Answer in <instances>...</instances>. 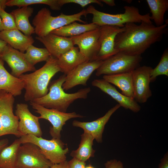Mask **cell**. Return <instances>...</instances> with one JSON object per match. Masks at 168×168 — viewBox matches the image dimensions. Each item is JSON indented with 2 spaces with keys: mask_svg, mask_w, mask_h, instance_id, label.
<instances>
[{
  "mask_svg": "<svg viewBox=\"0 0 168 168\" xmlns=\"http://www.w3.org/2000/svg\"><path fill=\"white\" fill-rule=\"evenodd\" d=\"M15 98L10 94L0 91V119L3 135L12 134L21 137L22 134L19 132V118L13 112Z\"/></svg>",
  "mask_w": 168,
  "mask_h": 168,
  "instance_id": "cell-10",
  "label": "cell"
},
{
  "mask_svg": "<svg viewBox=\"0 0 168 168\" xmlns=\"http://www.w3.org/2000/svg\"><path fill=\"white\" fill-rule=\"evenodd\" d=\"M100 26L92 23L81 24L74 22L52 31L51 33L64 37H72L94 30Z\"/></svg>",
  "mask_w": 168,
  "mask_h": 168,
  "instance_id": "cell-26",
  "label": "cell"
},
{
  "mask_svg": "<svg viewBox=\"0 0 168 168\" xmlns=\"http://www.w3.org/2000/svg\"><path fill=\"white\" fill-rule=\"evenodd\" d=\"M141 55L132 56L119 52L103 61L96 69V75H110L132 72L140 66Z\"/></svg>",
  "mask_w": 168,
  "mask_h": 168,
  "instance_id": "cell-7",
  "label": "cell"
},
{
  "mask_svg": "<svg viewBox=\"0 0 168 168\" xmlns=\"http://www.w3.org/2000/svg\"><path fill=\"white\" fill-rule=\"evenodd\" d=\"M66 76V75L63 74L58 79L52 81L49 85V92L44 96L31 102L47 108L66 112L69 106L75 100L86 99L91 91L89 87L81 89L74 93L65 92L62 85L65 81Z\"/></svg>",
  "mask_w": 168,
  "mask_h": 168,
  "instance_id": "cell-3",
  "label": "cell"
},
{
  "mask_svg": "<svg viewBox=\"0 0 168 168\" xmlns=\"http://www.w3.org/2000/svg\"><path fill=\"white\" fill-rule=\"evenodd\" d=\"M7 44L6 42L0 39V57Z\"/></svg>",
  "mask_w": 168,
  "mask_h": 168,
  "instance_id": "cell-40",
  "label": "cell"
},
{
  "mask_svg": "<svg viewBox=\"0 0 168 168\" xmlns=\"http://www.w3.org/2000/svg\"><path fill=\"white\" fill-rule=\"evenodd\" d=\"M121 106L118 104L110 109L104 115L96 120L89 122L74 120L73 126L82 128L84 132L91 135L98 143L102 141V135L105 127L113 114Z\"/></svg>",
  "mask_w": 168,
  "mask_h": 168,
  "instance_id": "cell-18",
  "label": "cell"
},
{
  "mask_svg": "<svg viewBox=\"0 0 168 168\" xmlns=\"http://www.w3.org/2000/svg\"><path fill=\"white\" fill-rule=\"evenodd\" d=\"M100 27L80 35L70 37L74 45L88 61H95L100 49Z\"/></svg>",
  "mask_w": 168,
  "mask_h": 168,
  "instance_id": "cell-12",
  "label": "cell"
},
{
  "mask_svg": "<svg viewBox=\"0 0 168 168\" xmlns=\"http://www.w3.org/2000/svg\"><path fill=\"white\" fill-rule=\"evenodd\" d=\"M0 39L14 49L23 53L34 42L31 36L26 35L17 29L0 31Z\"/></svg>",
  "mask_w": 168,
  "mask_h": 168,
  "instance_id": "cell-21",
  "label": "cell"
},
{
  "mask_svg": "<svg viewBox=\"0 0 168 168\" xmlns=\"http://www.w3.org/2000/svg\"><path fill=\"white\" fill-rule=\"evenodd\" d=\"M91 85L110 96L120 106L134 113H137L140 111L141 109L140 105L133 98L120 93L115 86L104 79H94L91 82Z\"/></svg>",
  "mask_w": 168,
  "mask_h": 168,
  "instance_id": "cell-17",
  "label": "cell"
},
{
  "mask_svg": "<svg viewBox=\"0 0 168 168\" xmlns=\"http://www.w3.org/2000/svg\"><path fill=\"white\" fill-rule=\"evenodd\" d=\"M60 71L57 58L51 56L41 68L30 73L21 75L19 78L21 79L24 83L25 100L32 101L47 94L50 80Z\"/></svg>",
  "mask_w": 168,
  "mask_h": 168,
  "instance_id": "cell-2",
  "label": "cell"
},
{
  "mask_svg": "<svg viewBox=\"0 0 168 168\" xmlns=\"http://www.w3.org/2000/svg\"><path fill=\"white\" fill-rule=\"evenodd\" d=\"M100 1L101 2H103L110 6L113 7L115 6L114 0H100Z\"/></svg>",
  "mask_w": 168,
  "mask_h": 168,
  "instance_id": "cell-41",
  "label": "cell"
},
{
  "mask_svg": "<svg viewBox=\"0 0 168 168\" xmlns=\"http://www.w3.org/2000/svg\"><path fill=\"white\" fill-rule=\"evenodd\" d=\"M152 68L139 66L132 72L133 99L138 103L146 102L152 96L150 84Z\"/></svg>",
  "mask_w": 168,
  "mask_h": 168,
  "instance_id": "cell-11",
  "label": "cell"
},
{
  "mask_svg": "<svg viewBox=\"0 0 168 168\" xmlns=\"http://www.w3.org/2000/svg\"><path fill=\"white\" fill-rule=\"evenodd\" d=\"M103 61H88L75 68L66 75L65 80L62 85L64 90H69L75 86L86 85V82L92 73L102 64Z\"/></svg>",
  "mask_w": 168,
  "mask_h": 168,
  "instance_id": "cell-13",
  "label": "cell"
},
{
  "mask_svg": "<svg viewBox=\"0 0 168 168\" xmlns=\"http://www.w3.org/2000/svg\"><path fill=\"white\" fill-rule=\"evenodd\" d=\"M3 136L2 132V123L0 119V137Z\"/></svg>",
  "mask_w": 168,
  "mask_h": 168,
  "instance_id": "cell-42",
  "label": "cell"
},
{
  "mask_svg": "<svg viewBox=\"0 0 168 168\" xmlns=\"http://www.w3.org/2000/svg\"><path fill=\"white\" fill-rule=\"evenodd\" d=\"M132 72L104 75L103 78L118 87L122 94L133 98Z\"/></svg>",
  "mask_w": 168,
  "mask_h": 168,
  "instance_id": "cell-24",
  "label": "cell"
},
{
  "mask_svg": "<svg viewBox=\"0 0 168 168\" xmlns=\"http://www.w3.org/2000/svg\"><path fill=\"white\" fill-rule=\"evenodd\" d=\"M16 109V115L20 120L18 126L19 132L23 135L32 134L39 137H41L42 132L39 117L30 112L28 105L25 103H18Z\"/></svg>",
  "mask_w": 168,
  "mask_h": 168,
  "instance_id": "cell-14",
  "label": "cell"
},
{
  "mask_svg": "<svg viewBox=\"0 0 168 168\" xmlns=\"http://www.w3.org/2000/svg\"><path fill=\"white\" fill-rule=\"evenodd\" d=\"M35 38L44 45L51 56L56 58L74 46L70 37L59 36L51 33L43 37L37 36Z\"/></svg>",
  "mask_w": 168,
  "mask_h": 168,
  "instance_id": "cell-19",
  "label": "cell"
},
{
  "mask_svg": "<svg viewBox=\"0 0 168 168\" xmlns=\"http://www.w3.org/2000/svg\"><path fill=\"white\" fill-rule=\"evenodd\" d=\"M18 153L16 168H50L53 164L31 143L21 144Z\"/></svg>",
  "mask_w": 168,
  "mask_h": 168,
  "instance_id": "cell-9",
  "label": "cell"
},
{
  "mask_svg": "<svg viewBox=\"0 0 168 168\" xmlns=\"http://www.w3.org/2000/svg\"><path fill=\"white\" fill-rule=\"evenodd\" d=\"M24 87L23 81L8 72L4 67V61L0 58V91H4L15 97L22 94Z\"/></svg>",
  "mask_w": 168,
  "mask_h": 168,
  "instance_id": "cell-20",
  "label": "cell"
},
{
  "mask_svg": "<svg viewBox=\"0 0 168 168\" xmlns=\"http://www.w3.org/2000/svg\"><path fill=\"white\" fill-rule=\"evenodd\" d=\"M94 138L90 134L84 132L81 135V140L78 148L73 150L70 156L82 161L85 162L94 156L95 151L92 148Z\"/></svg>",
  "mask_w": 168,
  "mask_h": 168,
  "instance_id": "cell-25",
  "label": "cell"
},
{
  "mask_svg": "<svg viewBox=\"0 0 168 168\" xmlns=\"http://www.w3.org/2000/svg\"><path fill=\"white\" fill-rule=\"evenodd\" d=\"M88 14L86 10L71 15H66L63 13L57 16L51 15L49 9L44 7L38 11L33 18L32 23L35 33L40 37H43L53 30L72 22L78 21L86 24L81 19L82 16H86Z\"/></svg>",
  "mask_w": 168,
  "mask_h": 168,
  "instance_id": "cell-5",
  "label": "cell"
},
{
  "mask_svg": "<svg viewBox=\"0 0 168 168\" xmlns=\"http://www.w3.org/2000/svg\"><path fill=\"white\" fill-rule=\"evenodd\" d=\"M19 139L21 144L30 142L38 146L42 154L53 164L66 161L68 149L64 148L66 144L60 139L52 138L49 140L32 134L23 135Z\"/></svg>",
  "mask_w": 168,
  "mask_h": 168,
  "instance_id": "cell-6",
  "label": "cell"
},
{
  "mask_svg": "<svg viewBox=\"0 0 168 168\" xmlns=\"http://www.w3.org/2000/svg\"><path fill=\"white\" fill-rule=\"evenodd\" d=\"M152 15L151 20L154 21L156 26L165 24L164 15L168 9V0H147Z\"/></svg>",
  "mask_w": 168,
  "mask_h": 168,
  "instance_id": "cell-28",
  "label": "cell"
},
{
  "mask_svg": "<svg viewBox=\"0 0 168 168\" xmlns=\"http://www.w3.org/2000/svg\"><path fill=\"white\" fill-rule=\"evenodd\" d=\"M30 104L35 112L40 114L39 119L47 120L52 124V127L50 128L49 133L52 138L60 139L62 128L68 120L84 117V116L74 112L67 113L54 109H48L31 101L30 102Z\"/></svg>",
  "mask_w": 168,
  "mask_h": 168,
  "instance_id": "cell-8",
  "label": "cell"
},
{
  "mask_svg": "<svg viewBox=\"0 0 168 168\" xmlns=\"http://www.w3.org/2000/svg\"><path fill=\"white\" fill-rule=\"evenodd\" d=\"M158 168H168V152H166L161 159Z\"/></svg>",
  "mask_w": 168,
  "mask_h": 168,
  "instance_id": "cell-36",
  "label": "cell"
},
{
  "mask_svg": "<svg viewBox=\"0 0 168 168\" xmlns=\"http://www.w3.org/2000/svg\"><path fill=\"white\" fill-rule=\"evenodd\" d=\"M104 166L105 168H124L123 163L115 159L107 161Z\"/></svg>",
  "mask_w": 168,
  "mask_h": 168,
  "instance_id": "cell-34",
  "label": "cell"
},
{
  "mask_svg": "<svg viewBox=\"0 0 168 168\" xmlns=\"http://www.w3.org/2000/svg\"><path fill=\"white\" fill-rule=\"evenodd\" d=\"M99 28L100 49L95 60L104 61L119 52L114 47L115 39L119 33L124 30V27L105 25Z\"/></svg>",
  "mask_w": 168,
  "mask_h": 168,
  "instance_id": "cell-15",
  "label": "cell"
},
{
  "mask_svg": "<svg viewBox=\"0 0 168 168\" xmlns=\"http://www.w3.org/2000/svg\"><path fill=\"white\" fill-rule=\"evenodd\" d=\"M0 16L3 30L17 29L13 17L10 13L2 9L0 12Z\"/></svg>",
  "mask_w": 168,
  "mask_h": 168,
  "instance_id": "cell-32",
  "label": "cell"
},
{
  "mask_svg": "<svg viewBox=\"0 0 168 168\" xmlns=\"http://www.w3.org/2000/svg\"><path fill=\"white\" fill-rule=\"evenodd\" d=\"M167 27L166 21L159 26L143 22L139 25L127 23L124 30L115 37V48L128 55H141L152 44L162 40L167 31Z\"/></svg>",
  "mask_w": 168,
  "mask_h": 168,
  "instance_id": "cell-1",
  "label": "cell"
},
{
  "mask_svg": "<svg viewBox=\"0 0 168 168\" xmlns=\"http://www.w3.org/2000/svg\"><path fill=\"white\" fill-rule=\"evenodd\" d=\"M35 4H43L49 6L54 10H60L62 7L60 0H8L6 3V6H16L20 7Z\"/></svg>",
  "mask_w": 168,
  "mask_h": 168,
  "instance_id": "cell-30",
  "label": "cell"
},
{
  "mask_svg": "<svg viewBox=\"0 0 168 168\" xmlns=\"http://www.w3.org/2000/svg\"><path fill=\"white\" fill-rule=\"evenodd\" d=\"M85 168H95L91 165H89L88 166H87L86 167H85Z\"/></svg>",
  "mask_w": 168,
  "mask_h": 168,
  "instance_id": "cell-43",
  "label": "cell"
},
{
  "mask_svg": "<svg viewBox=\"0 0 168 168\" xmlns=\"http://www.w3.org/2000/svg\"><path fill=\"white\" fill-rule=\"evenodd\" d=\"M50 168H69L68 161L66 160L61 163L54 164Z\"/></svg>",
  "mask_w": 168,
  "mask_h": 168,
  "instance_id": "cell-37",
  "label": "cell"
},
{
  "mask_svg": "<svg viewBox=\"0 0 168 168\" xmlns=\"http://www.w3.org/2000/svg\"><path fill=\"white\" fill-rule=\"evenodd\" d=\"M0 58L6 62L11 70V74L18 77L24 73L34 72L36 69L25 58L24 53L7 44Z\"/></svg>",
  "mask_w": 168,
  "mask_h": 168,
  "instance_id": "cell-16",
  "label": "cell"
},
{
  "mask_svg": "<svg viewBox=\"0 0 168 168\" xmlns=\"http://www.w3.org/2000/svg\"><path fill=\"white\" fill-rule=\"evenodd\" d=\"M124 8L125 11L124 13L116 14L101 12L92 5L89 6L86 10L88 14L93 15L92 23L99 26L107 25L122 28L128 23H141L143 22L152 23L149 13L142 15L138 8L133 6H125Z\"/></svg>",
  "mask_w": 168,
  "mask_h": 168,
  "instance_id": "cell-4",
  "label": "cell"
},
{
  "mask_svg": "<svg viewBox=\"0 0 168 168\" xmlns=\"http://www.w3.org/2000/svg\"><path fill=\"white\" fill-rule=\"evenodd\" d=\"M57 59L60 72L66 75L79 65L88 61L80 52L78 47L75 46Z\"/></svg>",
  "mask_w": 168,
  "mask_h": 168,
  "instance_id": "cell-22",
  "label": "cell"
},
{
  "mask_svg": "<svg viewBox=\"0 0 168 168\" xmlns=\"http://www.w3.org/2000/svg\"><path fill=\"white\" fill-rule=\"evenodd\" d=\"M8 142V140L7 138L0 140V153L3 149L7 146Z\"/></svg>",
  "mask_w": 168,
  "mask_h": 168,
  "instance_id": "cell-38",
  "label": "cell"
},
{
  "mask_svg": "<svg viewBox=\"0 0 168 168\" xmlns=\"http://www.w3.org/2000/svg\"><path fill=\"white\" fill-rule=\"evenodd\" d=\"M69 168H85V162L79 161L75 158H73L68 161Z\"/></svg>",
  "mask_w": 168,
  "mask_h": 168,
  "instance_id": "cell-35",
  "label": "cell"
},
{
  "mask_svg": "<svg viewBox=\"0 0 168 168\" xmlns=\"http://www.w3.org/2000/svg\"><path fill=\"white\" fill-rule=\"evenodd\" d=\"M26 51L24 53L25 58L34 66L38 63L46 62L51 56L46 48H37L32 44L30 45Z\"/></svg>",
  "mask_w": 168,
  "mask_h": 168,
  "instance_id": "cell-29",
  "label": "cell"
},
{
  "mask_svg": "<svg viewBox=\"0 0 168 168\" xmlns=\"http://www.w3.org/2000/svg\"><path fill=\"white\" fill-rule=\"evenodd\" d=\"M7 1V0H0V12L1 9H4L6 7L5 4ZM3 30L1 20L0 16V31Z\"/></svg>",
  "mask_w": 168,
  "mask_h": 168,
  "instance_id": "cell-39",
  "label": "cell"
},
{
  "mask_svg": "<svg viewBox=\"0 0 168 168\" xmlns=\"http://www.w3.org/2000/svg\"><path fill=\"white\" fill-rule=\"evenodd\" d=\"M34 10L33 7L24 6L14 10L10 13L13 17L17 29L28 36L35 33L34 28L29 20Z\"/></svg>",
  "mask_w": 168,
  "mask_h": 168,
  "instance_id": "cell-23",
  "label": "cell"
},
{
  "mask_svg": "<svg viewBox=\"0 0 168 168\" xmlns=\"http://www.w3.org/2000/svg\"><path fill=\"white\" fill-rule=\"evenodd\" d=\"M60 2L62 6L68 3L77 4L82 7L91 3H96L101 7H103V5L100 0H60Z\"/></svg>",
  "mask_w": 168,
  "mask_h": 168,
  "instance_id": "cell-33",
  "label": "cell"
},
{
  "mask_svg": "<svg viewBox=\"0 0 168 168\" xmlns=\"http://www.w3.org/2000/svg\"><path fill=\"white\" fill-rule=\"evenodd\" d=\"M21 143L19 139L5 148L0 153V168H16L19 148Z\"/></svg>",
  "mask_w": 168,
  "mask_h": 168,
  "instance_id": "cell-27",
  "label": "cell"
},
{
  "mask_svg": "<svg viewBox=\"0 0 168 168\" xmlns=\"http://www.w3.org/2000/svg\"><path fill=\"white\" fill-rule=\"evenodd\" d=\"M161 75L168 77V48L164 50L157 65L151 70L150 73L151 82H155L157 77Z\"/></svg>",
  "mask_w": 168,
  "mask_h": 168,
  "instance_id": "cell-31",
  "label": "cell"
}]
</instances>
